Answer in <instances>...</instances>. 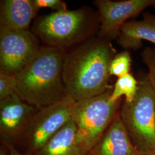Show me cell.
Returning <instances> with one entry per match:
<instances>
[{"label": "cell", "mask_w": 155, "mask_h": 155, "mask_svg": "<svg viewBox=\"0 0 155 155\" xmlns=\"http://www.w3.org/2000/svg\"><path fill=\"white\" fill-rule=\"evenodd\" d=\"M94 2L100 22L99 37L111 41L117 40L122 25L129 19L152 6L155 0H97Z\"/></svg>", "instance_id": "obj_8"}, {"label": "cell", "mask_w": 155, "mask_h": 155, "mask_svg": "<svg viewBox=\"0 0 155 155\" xmlns=\"http://www.w3.org/2000/svg\"><path fill=\"white\" fill-rule=\"evenodd\" d=\"M144 40L155 45V14L145 12L141 20L127 21L117 39L118 44L127 51L139 50Z\"/></svg>", "instance_id": "obj_11"}, {"label": "cell", "mask_w": 155, "mask_h": 155, "mask_svg": "<svg viewBox=\"0 0 155 155\" xmlns=\"http://www.w3.org/2000/svg\"><path fill=\"white\" fill-rule=\"evenodd\" d=\"M138 84V80L130 73L118 78L111 94V102L116 103L121 100L122 96L125 97V101L132 102L137 93Z\"/></svg>", "instance_id": "obj_14"}, {"label": "cell", "mask_w": 155, "mask_h": 155, "mask_svg": "<svg viewBox=\"0 0 155 155\" xmlns=\"http://www.w3.org/2000/svg\"><path fill=\"white\" fill-rule=\"evenodd\" d=\"M37 110L16 93L0 100V137L3 145L15 146L20 143Z\"/></svg>", "instance_id": "obj_9"}, {"label": "cell", "mask_w": 155, "mask_h": 155, "mask_svg": "<svg viewBox=\"0 0 155 155\" xmlns=\"http://www.w3.org/2000/svg\"><path fill=\"white\" fill-rule=\"evenodd\" d=\"M64 50L40 47L33 59L16 77V93L37 109L52 105L66 95L63 67Z\"/></svg>", "instance_id": "obj_2"}, {"label": "cell", "mask_w": 155, "mask_h": 155, "mask_svg": "<svg viewBox=\"0 0 155 155\" xmlns=\"http://www.w3.org/2000/svg\"><path fill=\"white\" fill-rule=\"evenodd\" d=\"M113 88L102 94L75 101L73 106L71 119L77 127V141L86 154L120 113L121 100L116 103L110 100Z\"/></svg>", "instance_id": "obj_4"}, {"label": "cell", "mask_w": 155, "mask_h": 155, "mask_svg": "<svg viewBox=\"0 0 155 155\" xmlns=\"http://www.w3.org/2000/svg\"><path fill=\"white\" fill-rule=\"evenodd\" d=\"M75 101L66 95L55 103L38 109L20 141L28 155L43 148L71 118Z\"/></svg>", "instance_id": "obj_6"}, {"label": "cell", "mask_w": 155, "mask_h": 155, "mask_svg": "<svg viewBox=\"0 0 155 155\" xmlns=\"http://www.w3.org/2000/svg\"><path fill=\"white\" fill-rule=\"evenodd\" d=\"M132 57L129 51L124 50L117 54L111 61L109 67L110 75L119 78L130 73Z\"/></svg>", "instance_id": "obj_15"}, {"label": "cell", "mask_w": 155, "mask_h": 155, "mask_svg": "<svg viewBox=\"0 0 155 155\" xmlns=\"http://www.w3.org/2000/svg\"><path fill=\"white\" fill-rule=\"evenodd\" d=\"M76 133L71 118L43 148L29 155H87L77 143Z\"/></svg>", "instance_id": "obj_13"}, {"label": "cell", "mask_w": 155, "mask_h": 155, "mask_svg": "<svg viewBox=\"0 0 155 155\" xmlns=\"http://www.w3.org/2000/svg\"><path fill=\"white\" fill-rule=\"evenodd\" d=\"M36 36L29 31L0 27V72L16 76L39 50Z\"/></svg>", "instance_id": "obj_7"}, {"label": "cell", "mask_w": 155, "mask_h": 155, "mask_svg": "<svg viewBox=\"0 0 155 155\" xmlns=\"http://www.w3.org/2000/svg\"><path fill=\"white\" fill-rule=\"evenodd\" d=\"M7 150L8 155H29L28 154H23L19 150H17L15 146L12 145H4Z\"/></svg>", "instance_id": "obj_19"}, {"label": "cell", "mask_w": 155, "mask_h": 155, "mask_svg": "<svg viewBox=\"0 0 155 155\" xmlns=\"http://www.w3.org/2000/svg\"><path fill=\"white\" fill-rule=\"evenodd\" d=\"M92 22L83 9L59 11L41 17L34 32L48 47L63 50L83 39Z\"/></svg>", "instance_id": "obj_5"}, {"label": "cell", "mask_w": 155, "mask_h": 155, "mask_svg": "<svg viewBox=\"0 0 155 155\" xmlns=\"http://www.w3.org/2000/svg\"><path fill=\"white\" fill-rule=\"evenodd\" d=\"M141 61L148 68L147 76L151 87L155 92V47H147L142 50Z\"/></svg>", "instance_id": "obj_16"}, {"label": "cell", "mask_w": 155, "mask_h": 155, "mask_svg": "<svg viewBox=\"0 0 155 155\" xmlns=\"http://www.w3.org/2000/svg\"><path fill=\"white\" fill-rule=\"evenodd\" d=\"M16 76L0 72V100H2L16 93Z\"/></svg>", "instance_id": "obj_17"}, {"label": "cell", "mask_w": 155, "mask_h": 155, "mask_svg": "<svg viewBox=\"0 0 155 155\" xmlns=\"http://www.w3.org/2000/svg\"><path fill=\"white\" fill-rule=\"evenodd\" d=\"M87 155H143L133 145L119 114Z\"/></svg>", "instance_id": "obj_10"}, {"label": "cell", "mask_w": 155, "mask_h": 155, "mask_svg": "<svg viewBox=\"0 0 155 155\" xmlns=\"http://www.w3.org/2000/svg\"><path fill=\"white\" fill-rule=\"evenodd\" d=\"M35 6L39 10L41 8H51L56 11L67 10L66 4L61 0H33Z\"/></svg>", "instance_id": "obj_18"}, {"label": "cell", "mask_w": 155, "mask_h": 155, "mask_svg": "<svg viewBox=\"0 0 155 155\" xmlns=\"http://www.w3.org/2000/svg\"><path fill=\"white\" fill-rule=\"evenodd\" d=\"M5 147V146H4ZM0 155H8L7 150L5 147V148H1L0 150Z\"/></svg>", "instance_id": "obj_20"}, {"label": "cell", "mask_w": 155, "mask_h": 155, "mask_svg": "<svg viewBox=\"0 0 155 155\" xmlns=\"http://www.w3.org/2000/svg\"><path fill=\"white\" fill-rule=\"evenodd\" d=\"M132 102L124 100L120 116L135 147L143 155H155V92L147 74H141Z\"/></svg>", "instance_id": "obj_3"}, {"label": "cell", "mask_w": 155, "mask_h": 155, "mask_svg": "<svg viewBox=\"0 0 155 155\" xmlns=\"http://www.w3.org/2000/svg\"><path fill=\"white\" fill-rule=\"evenodd\" d=\"M38 11L33 0L1 1V26L18 31H28Z\"/></svg>", "instance_id": "obj_12"}, {"label": "cell", "mask_w": 155, "mask_h": 155, "mask_svg": "<svg viewBox=\"0 0 155 155\" xmlns=\"http://www.w3.org/2000/svg\"><path fill=\"white\" fill-rule=\"evenodd\" d=\"M152 7H153V8H154V9H155V3L154 4H153V5H152Z\"/></svg>", "instance_id": "obj_21"}, {"label": "cell", "mask_w": 155, "mask_h": 155, "mask_svg": "<svg viewBox=\"0 0 155 155\" xmlns=\"http://www.w3.org/2000/svg\"><path fill=\"white\" fill-rule=\"evenodd\" d=\"M116 50L111 41L93 38L66 55L63 79L67 95L75 101L93 97L113 87L109 67Z\"/></svg>", "instance_id": "obj_1"}]
</instances>
